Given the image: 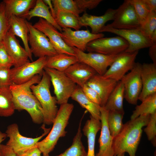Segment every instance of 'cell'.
<instances>
[{
    "mask_svg": "<svg viewBox=\"0 0 156 156\" xmlns=\"http://www.w3.org/2000/svg\"><path fill=\"white\" fill-rule=\"evenodd\" d=\"M42 76L36 75L25 83L19 85L12 83L9 87L15 110L26 111L29 114L33 122L38 124L43 123V110L40 102L30 88L32 85L40 82Z\"/></svg>",
    "mask_w": 156,
    "mask_h": 156,
    "instance_id": "cell-1",
    "label": "cell"
},
{
    "mask_svg": "<svg viewBox=\"0 0 156 156\" xmlns=\"http://www.w3.org/2000/svg\"><path fill=\"white\" fill-rule=\"evenodd\" d=\"M150 115L140 116L124 124L121 131L113 139L112 147L114 155L126 152L129 156H135L142 128L147 125Z\"/></svg>",
    "mask_w": 156,
    "mask_h": 156,
    "instance_id": "cell-2",
    "label": "cell"
},
{
    "mask_svg": "<svg viewBox=\"0 0 156 156\" xmlns=\"http://www.w3.org/2000/svg\"><path fill=\"white\" fill-rule=\"evenodd\" d=\"M74 107L73 104L68 103L60 105L52 129L47 136L37 144L43 154H49L53 150L59 139L66 135L67 132L65 129Z\"/></svg>",
    "mask_w": 156,
    "mask_h": 156,
    "instance_id": "cell-3",
    "label": "cell"
},
{
    "mask_svg": "<svg viewBox=\"0 0 156 156\" xmlns=\"http://www.w3.org/2000/svg\"><path fill=\"white\" fill-rule=\"evenodd\" d=\"M50 85L49 76L44 70L40 82L32 85L30 88L42 107L44 125L53 124L58 110L56 97L52 96L51 93Z\"/></svg>",
    "mask_w": 156,
    "mask_h": 156,
    "instance_id": "cell-4",
    "label": "cell"
},
{
    "mask_svg": "<svg viewBox=\"0 0 156 156\" xmlns=\"http://www.w3.org/2000/svg\"><path fill=\"white\" fill-rule=\"evenodd\" d=\"M44 70L49 76L57 104L61 105L68 103L77 85L63 72L46 67Z\"/></svg>",
    "mask_w": 156,
    "mask_h": 156,
    "instance_id": "cell-5",
    "label": "cell"
},
{
    "mask_svg": "<svg viewBox=\"0 0 156 156\" xmlns=\"http://www.w3.org/2000/svg\"><path fill=\"white\" fill-rule=\"evenodd\" d=\"M42 127L44 132L40 136L33 138L22 135L20 133L17 124L14 123L10 125L7 127L5 131L7 137L9 138L6 145L11 148L17 155L37 147V144L39 140L49 133L51 129L50 128H45V125Z\"/></svg>",
    "mask_w": 156,
    "mask_h": 156,
    "instance_id": "cell-6",
    "label": "cell"
},
{
    "mask_svg": "<svg viewBox=\"0 0 156 156\" xmlns=\"http://www.w3.org/2000/svg\"><path fill=\"white\" fill-rule=\"evenodd\" d=\"M108 32L120 36L129 44L128 47L125 51L132 52L139 51L142 49L149 47L153 44L151 40L145 36L140 28L133 29H117L104 26L100 30L99 33Z\"/></svg>",
    "mask_w": 156,
    "mask_h": 156,
    "instance_id": "cell-7",
    "label": "cell"
},
{
    "mask_svg": "<svg viewBox=\"0 0 156 156\" xmlns=\"http://www.w3.org/2000/svg\"><path fill=\"white\" fill-rule=\"evenodd\" d=\"M128 46V43L125 39L118 36L103 37L92 40L87 44L86 50L89 52L114 55L125 51Z\"/></svg>",
    "mask_w": 156,
    "mask_h": 156,
    "instance_id": "cell-8",
    "label": "cell"
},
{
    "mask_svg": "<svg viewBox=\"0 0 156 156\" xmlns=\"http://www.w3.org/2000/svg\"><path fill=\"white\" fill-rule=\"evenodd\" d=\"M26 22L29 30L28 43L32 54L39 58L51 57L58 54L45 35L26 20Z\"/></svg>",
    "mask_w": 156,
    "mask_h": 156,
    "instance_id": "cell-9",
    "label": "cell"
},
{
    "mask_svg": "<svg viewBox=\"0 0 156 156\" xmlns=\"http://www.w3.org/2000/svg\"><path fill=\"white\" fill-rule=\"evenodd\" d=\"M106 25L117 29H133L140 27L134 7L128 0H125L116 9L113 21Z\"/></svg>",
    "mask_w": 156,
    "mask_h": 156,
    "instance_id": "cell-10",
    "label": "cell"
},
{
    "mask_svg": "<svg viewBox=\"0 0 156 156\" xmlns=\"http://www.w3.org/2000/svg\"><path fill=\"white\" fill-rule=\"evenodd\" d=\"M142 64L135 62L134 67L130 72L125 74L121 81L124 88V98L129 103L137 104L142 88L141 77Z\"/></svg>",
    "mask_w": 156,
    "mask_h": 156,
    "instance_id": "cell-11",
    "label": "cell"
},
{
    "mask_svg": "<svg viewBox=\"0 0 156 156\" xmlns=\"http://www.w3.org/2000/svg\"><path fill=\"white\" fill-rule=\"evenodd\" d=\"M75 56L78 62L84 63L93 69L97 73L103 75L119 54L106 55L100 53H86L75 47H73Z\"/></svg>",
    "mask_w": 156,
    "mask_h": 156,
    "instance_id": "cell-12",
    "label": "cell"
},
{
    "mask_svg": "<svg viewBox=\"0 0 156 156\" xmlns=\"http://www.w3.org/2000/svg\"><path fill=\"white\" fill-rule=\"evenodd\" d=\"M47 59L46 56L40 57L34 61L11 68L10 76L12 83L23 84L29 81L36 75H42Z\"/></svg>",
    "mask_w": 156,
    "mask_h": 156,
    "instance_id": "cell-13",
    "label": "cell"
},
{
    "mask_svg": "<svg viewBox=\"0 0 156 156\" xmlns=\"http://www.w3.org/2000/svg\"><path fill=\"white\" fill-rule=\"evenodd\" d=\"M138 51L132 52L124 51L119 54L103 75V77L113 79L117 82L120 81L126 73L134 67Z\"/></svg>",
    "mask_w": 156,
    "mask_h": 156,
    "instance_id": "cell-14",
    "label": "cell"
},
{
    "mask_svg": "<svg viewBox=\"0 0 156 156\" xmlns=\"http://www.w3.org/2000/svg\"><path fill=\"white\" fill-rule=\"evenodd\" d=\"M60 34L67 46L75 47L83 52L86 50L87 45L89 42L104 36L102 33L92 34L88 29L74 31L70 28L62 29Z\"/></svg>",
    "mask_w": 156,
    "mask_h": 156,
    "instance_id": "cell-15",
    "label": "cell"
},
{
    "mask_svg": "<svg viewBox=\"0 0 156 156\" xmlns=\"http://www.w3.org/2000/svg\"><path fill=\"white\" fill-rule=\"evenodd\" d=\"M33 25L48 37L58 53L75 56L73 48L66 44L60 36V32L51 23L42 18H39L38 21Z\"/></svg>",
    "mask_w": 156,
    "mask_h": 156,
    "instance_id": "cell-16",
    "label": "cell"
},
{
    "mask_svg": "<svg viewBox=\"0 0 156 156\" xmlns=\"http://www.w3.org/2000/svg\"><path fill=\"white\" fill-rule=\"evenodd\" d=\"M2 42L12 60L14 67H18L30 62L25 48L21 46L19 40L10 31L7 32Z\"/></svg>",
    "mask_w": 156,
    "mask_h": 156,
    "instance_id": "cell-17",
    "label": "cell"
},
{
    "mask_svg": "<svg viewBox=\"0 0 156 156\" xmlns=\"http://www.w3.org/2000/svg\"><path fill=\"white\" fill-rule=\"evenodd\" d=\"M101 132L99 139V149L95 156H114L112 147L113 138L111 135L107 125L108 111L104 107H100Z\"/></svg>",
    "mask_w": 156,
    "mask_h": 156,
    "instance_id": "cell-18",
    "label": "cell"
},
{
    "mask_svg": "<svg viewBox=\"0 0 156 156\" xmlns=\"http://www.w3.org/2000/svg\"><path fill=\"white\" fill-rule=\"evenodd\" d=\"M141 77L142 88L138 100L142 101L156 93V64L144 63L142 64Z\"/></svg>",
    "mask_w": 156,
    "mask_h": 156,
    "instance_id": "cell-19",
    "label": "cell"
},
{
    "mask_svg": "<svg viewBox=\"0 0 156 156\" xmlns=\"http://www.w3.org/2000/svg\"><path fill=\"white\" fill-rule=\"evenodd\" d=\"M117 82L114 80L105 78L96 73L89 79L86 84L98 94L101 101V107H104Z\"/></svg>",
    "mask_w": 156,
    "mask_h": 156,
    "instance_id": "cell-20",
    "label": "cell"
},
{
    "mask_svg": "<svg viewBox=\"0 0 156 156\" xmlns=\"http://www.w3.org/2000/svg\"><path fill=\"white\" fill-rule=\"evenodd\" d=\"M116 11V9L109 8L104 14L100 16L89 14L85 12L78 18L79 25L81 27H90L92 34L99 33L100 30L107 22L114 20Z\"/></svg>",
    "mask_w": 156,
    "mask_h": 156,
    "instance_id": "cell-21",
    "label": "cell"
},
{
    "mask_svg": "<svg viewBox=\"0 0 156 156\" xmlns=\"http://www.w3.org/2000/svg\"><path fill=\"white\" fill-rule=\"evenodd\" d=\"M77 85L82 88L97 73L92 68L79 62L72 65L64 72Z\"/></svg>",
    "mask_w": 156,
    "mask_h": 156,
    "instance_id": "cell-22",
    "label": "cell"
},
{
    "mask_svg": "<svg viewBox=\"0 0 156 156\" xmlns=\"http://www.w3.org/2000/svg\"><path fill=\"white\" fill-rule=\"evenodd\" d=\"M10 26L9 31L15 36L20 37L23 43L24 48L27 53L29 59L33 61L32 54L28 43L29 29L26 19L12 15L8 18Z\"/></svg>",
    "mask_w": 156,
    "mask_h": 156,
    "instance_id": "cell-23",
    "label": "cell"
},
{
    "mask_svg": "<svg viewBox=\"0 0 156 156\" xmlns=\"http://www.w3.org/2000/svg\"><path fill=\"white\" fill-rule=\"evenodd\" d=\"M5 13L8 18L12 15L22 17L35 6L36 0H3Z\"/></svg>",
    "mask_w": 156,
    "mask_h": 156,
    "instance_id": "cell-24",
    "label": "cell"
},
{
    "mask_svg": "<svg viewBox=\"0 0 156 156\" xmlns=\"http://www.w3.org/2000/svg\"><path fill=\"white\" fill-rule=\"evenodd\" d=\"M100 120L90 116L82 129L84 135L86 137L88 146L87 156H95V146L96 136L101 129V123Z\"/></svg>",
    "mask_w": 156,
    "mask_h": 156,
    "instance_id": "cell-25",
    "label": "cell"
},
{
    "mask_svg": "<svg viewBox=\"0 0 156 156\" xmlns=\"http://www.w3.org/2000/svg\"><path fill=\"white\" fill-rule=\"evenodd\" d=\"M35 16L45 20L58 30L60 32L62 31V29L58 25L49 11V7L42 0H36L34 8L21 18L29 20Z\"/></svg>",
    "mask_w": 156,
    "mask_h": 156,
    "instance_id": "cell-26",
    "label": "cell"
},
{
    "mask_svg": "<svg viewBox=\"0 0 156 156\" xmlns=\"http://www.w3.org/2000/svg\"><path fill=\"white\" fill-rule=\"evenodd\" d=\"M71 98L78 102L82 107L86 109L90 113V116L96 119L100 120L101 106L88 99L81 87L77 86Z\"/></svg>",
    "mask_w": 156,
    "mask_h": 156,
    "instance_id": "cell-27",
    "label": "cell"
},
{
    "mask_svg": "<svg viewBox=\"0 0 156 156\" xmlns=\"http://www.w3.org/2000/svg\"><path fill=\"white\" fill-rule=\"evenodd\" d=\"M124 98V88L120 80L117 84L109 96L104 108L107 110L124 112L123 101Z\"/></svg>",
    "mask_w": 156,
    "mask_h": 156,
    "instance_id": "cell-28",
    "label": "cell"
},
{
    "mask_svg": "<svg viewBox=\"0 0 156 156\" xmlns=\"http://www.w3.org/2000/svg\"><path fill=\"white\" fill-rule=\"evenodd\" d=\"M78 62V60L75 56L58 53L52 56L47 57L45 67L64 72L70 66Z\"/></svg>",
    "mask_w": 156,
    "mask_h": 156,
    "instance_id": "cell-29",
    "label": "cell"
},
{
    "mask_svg": "<svg viewBox=\"0 0 156 156\" xmlns=\"http://www.w3.org/2000/svg\"><path fill=\"white\" fill-rule=\"evenodd\" d=\"M15 109L9 87H0V116H12Z\"/></svg>",
    "mask_w": 156,
    "mask_h": 156,
    "instance_id": "cell-30",
    "label": "cell"
},
{
    "mask_svg": "<svg viewBox=\"0 0 156 156\" xmlns=\"http://www.w3.org/2000/svg\"><path fill=\"white\" fill-rule=\"evenodd\" d=\"M79 122L77 133L73 138L72 145L64 152L56 156H87V153L81 141V124Z\"/></svg>",
    "mask_w": 156,
    "mask_h": 156,
    "instance_id": "cell-31",
    "label": "cell"
},
{
    "mask_svg": "<svg viewBox=\"0 0 156 156\" xmlns=\"http://www.w3.org/2000/svg\"><path fill=\"white\" fill-rule=\"evenodd\" d=\"M137 105L133 111L131 120L134 119L140 116L151 115L156 112V93L147 97Z\"/></svg>",
    "mask_w": 156,
    "mask_h": 156,
    "instance_id": "cell-32",
    "label": "cell"
},
{
    "mask_svg": "<svg viewBox=\"0 0 156 156\" xmlns=\"http://www.w3.org/2000/svg\"><path fill=\"white\" fill-rule=\"evenodd\" d=\"M125 112L116 111H108L107 117L108 127L113 138L116 137L122 129L124 124L122 119Z\"/></svg>",
    "mask_w": 156,
    "mask_h": 156,
    "instance_id": "cell-33",
    "label": "cell"
},
{
    "mask_svg": "<svg viewBox=\"0 0 156 156\" xmlns=\"http://www.w3.org/2000/svg\"><path fill=\"white\" fill-rule=\"evenodd\" d=\"M52 2L55 17L60 12L70 13L78 17L80 16V13L75 0H52Z\"/></svg>",
    "mask_w": 156,
    "mask_h": 156,
    "instance_id": "cell-34",
    "label": "cell"
},
{
    "mask_svg": "<svg viewBox=\"0 0 156 156\" xmlns=\"http://www.w3.org/2000/svg\"><path fill=\"white\" fill-rule=\"evenodd\" d=\"M79 17L71 13L60 12L56 16L55 19L58 25L62 29L72 28L77 30L81 28Z\"/></svg>",
    "mask_w": 156,
    "mask_h": 156,
    "instance_id": "cell-35",
    "label": "cell"
},
{
    "mask_svg": "<svg viewBox=\"0 0 156 156\" xmlns=\"http://www.w3.org/2000/svg\"><path fill=\"white\" fill-rule=\"evenodd\" d=\"M133 5L140 24H143L150 13L143 0H128Z\"/></svg>",
    "mask_w": 156,
    "mask_h": 156,
    "instance_id": "cell-36",
    "label": "cell"
},
{
    "mask_svg": "<svg viewBox=\"0 0 156 156\" xmlns=\"http://www.w3.org/2000/svg\"><path fill=\"white\" fill-rule=\"evenodd\" d=\"M140 28L143 34L151 39L153 33L156 29V12H150Z\"/></svg>",
    "mask_w": 156,
    "mask_h": 156,
    "instance_id": "cell-37",
    "label": "cell"
},
{
    "mask_svg": "<svg viewBox=\"0 0 156 156\" xmlns=\"http://www.w3.org/2000/svg\"><path fill=\"white\" fill-rule=\"evenodd\" d=\"M144 131L148 140L154 146L156 145V112L150 115L149 121Z\"/></svg>",
    "mask_w": 156,
    "mask_h": 156,
    "instance_id": "cell-38",
    "label": "cell"
},
{
    "mask_svg": "<svg viewBox=\"0 0 156 156\" xmlns=\"http://www.w3.org/2000/svg\"><path fill=\"white\" fill-rule=\"evenodd\" d=\"M10 28L8 18L5 13V4L2 1L0 3V43Z\"/></svg>",
    "mask_w": 156,
    "mask_h": 156,
    "instance_id": "cell-39",
    "label": "cell"
},
{
    "mask_svg": "<svg viewBox=\"0 0 156 156\" xmlns=\"http://www.w3.org/2000/svg\"><path fill=\"white\" fill-rule=\"evenodd\" d=\"M102 0H75L77 8L81 14L87 9L92 10L96 8Z\"/></svg>",
    "mask_w": 156,
    "mask_h": 156,
    "instance_id": "cell-40",
    "label": "cell"
},
{
    "mask_svg": "<svg viewBox=\"0 0 156 156\" xmlns=\"http://www.w3.org/2000/svg\"><path fill=\"white\" fill-rule=\"evenodd\" d=\"M12 66V60L2 41L0 43V67L11 68Z\"/></svg>",
    "mask_w": 156,
    "mask_h": 156,
    "instance_id": "cell-41",
    "label": "cell"
},
{
    "mask_svg": "<svg viewBox=\"0 0 156 156\" xmlns=\"http://www.w3.org/2000/svg\"><path fill=\"white\" fill-rule=\"evenodd\" d=\"M81 88L83 93L88 99L101 106V99L98 94L94 90L86 84H85Z\"/></svg>",
    "mask_w": 156,
    "mask_h": 156,
    "instance_id": "cell-42",
    "label": "cell"
},
{
    "mask_svg": "<svg viewBox=\"0 0 156 156\" xmlns=\"http://www.w3.org/2000/svg\"><path fill=\"white\" fill-rule=\"evenodd\" d=\"M11 68L0 67V87H9L12 84Z\"/></svg>",
    "mask_w": 156,
    "mask_h": 156,
    "instance_id": "cell-43",
    "label": "cell"
},
{
    "mask_svg": "<svg viewBox=\"0 0 156 156\" xmlns=\"http://www.w3.org/2000/svg\"><path fill=\"white\" fill-rule=\"evenodd\" d=\"M0 156H17L10 147L6 145L0 144Z\"/></svg>",
    "mask_w": 156,
    "mask_h": 156,
    "instance_id": "cell-44",
    "label": "cell"
},
{
    "mask_svg": "<svg viewBox=\"0 0 156 156\" xmlns=\"http://www.w3.org/2000/svg\"><path fill=\"white\" fill-rule=\"evenodd\" d=\"M41 152L39 149L36 147L29 150L17 155V156H41Z\"/></svg>",
    "mask_w": 156,
    "mask_h": 156,
    "instance_id": "cell-45",
    "label": "cell"
},
{
    "mask_svg": "<svg viewBox=\"0 0 156 156\" xmlns=\"http://www.w3.org/2000/svg\"><path fill=\"white\" fill-rule=\"evenodd\" d=\"M149 55L153 63L156 64V44H153L149 47Z\"/></svg>",
    "mask_w": 156,
    "mask_h": 156,
    "instance_id": "cell-46",
    "label": "cell"
},
{
    "mask_svg": "<svg viewBox=\"0 0 156 156\" xmlns=\"http://www.w3.org/2000/svg\"><path fill=\"white\" fill-rule=\"evenodd\" d=\"M150 12H156V0H143Z\"/></svg>",
    "mask_w": 156,
    "mask_h": 156,
    "instance_id": "cell-47",
    "label": "cell"
},
{
    "mask_svg": "<svg viewBox=\"0 0 156 156\" xmlns=\"http://www.w3.org/2000/svg\"><path fill=\"white\" fill-rule=\"evenodd\" d=\"M44 3L47 5H48L49 8L50 9L51 13L53 17L55 18V16L54 10L52 2V0H43Z\"/></svg>",
    "mask_w": 156,
    "mask_h": 156,
    "instance_id": "cell-48",
    "label": "cell"
},
{
    "mask_svg": "<svg viewBox=\"0 0 156 156\" xmlns=\"http://www.w3.org/2000/svg\"><path fill=\"white\" fill-rule=\"evenodd\" d=\"M151 40L153 44H156V29L152 33L151 38Z\"/></svg>",
    "mask_w": 156,
    "mask_h": 156,
    "instance_id": "cell-49",
    "label": "cell"
},
{
    "mask_svg": "<svg viewBox=\"0 0 156 156\" xmlns=\"http://www.w3.org/2000/svg\"><path fill=\"white\" fill-rule=\"evenodd\" d=\"M7 137L5 133H3L0 131V144Z\"/></svg>",
    "mask_w": 156,
    "mask_h": 156,
    "instance_id": "cell-50",
    "label": "cell"
},
{
    "mask_svg": "<svg viewBox=\"0 0 156 156\" xmlns=\"http://www.w3.org/2000/svg\"><path fill=\"white\" fill-rule=\"evenodd\" d=\"M125 153H120L117 154L116 155H114V156H125Z\"/></svg>",
    "mask_w": 156,
    "mask_h": 156,
    "instance_id": "cell-51",
    "label": "cell"
},
{
    "mask_svg": "<svg viewBox=\"0 0 156 156\" xmlns=\"http://www.w3.org/2000/svg\"><path fill=\"white\" fill-rule=\"evenodd\" d=\"M43 156H49V154H43Z\"/></svg>",
    "mask_w": 156,
    "mask_h": 156,
    "instance_id": "cell-52",
    "label": "cell"
}]
</instances>
